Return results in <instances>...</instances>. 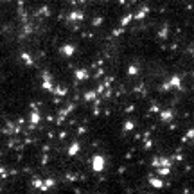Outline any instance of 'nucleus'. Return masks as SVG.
Returning <instances> with one entry per match:
<instances>
[{"label": "nucleus", "instance_id": "2eb2a0df", "mask_svg": "<svg viewBox=\"0 0 194 194\" xmlns=\"http://www.w3.org/2000/svg\"><path fill=\"white\" fill-rule=\"evenodd\" d=\"M156 174H158V176H167V174H171V167H169V165L156 167Z\"/></svg>", "mask_w": 194, "mask_h": 194}, {"label": "nucleus", "instance_id": "6ab92c4d", "mask_svg": "<svg viewBox=\"0 0 194 194\" xmlns=\"http://www.w3.org/2000/svg\"><path fill=\"white\" fill-rule=\"evenodd\" d=\"M167 36V25H164V27H162L160 31H158V38H162V40H164Z\"/></svg>", "mask_w": 194, "mask_h": 194}, {"label": "nucleus", "instance_id": "0eeeda50", "mask_svg": "<svg viewBox=\"0 0 194 194\" xmlns=\"http://www.w3.org/2000/svg\"><path fill=\"white\" fill-rule=\"evenodd\" d=\"M151 165H153L155 169L156 167H164V165H172V160L171 158H165V156H155L153 160H151Z\"/></svg>", "mask_w": 194, "mask_h": 194}, {"label": "nucleus", "instance_id": "39448f33", "mask_svg": "<svg viewBox=\"0 0 194 194\" xmlns=\"http://www.w3.org/2000/svg\"><path fill=\"white\" fill-rule=\"evenodd\" d=\"M171 88H181V77L180 75H171L169 81H165L162 84V90H171Z\"/></svg>", "mask_w": 194, "mask_h": 194}, {"label": "nucleus", "instance_id": "dca6fc26", "mask_svg": "<svg viewBox=\"0 0 194 194\" xmlns=\"http://www.w3.org/2000/svg\"><path fill=\"white\" fill-rule=\"evenodd\" d=\"M133 22V13H126V16L121 20V27H126L128 24H131Z\"/></svg>", "mask_w": 194, "mask_h": 194}, {"label": "nucleus", "instance_id": "20e7f679", "mask_svg": "<svg viewBox=\"0 0 194 194\" xmlns=\"http://www.w3.org/2000/svg\"><path fill=\"white\" fill-rule=\"evenodd\" d=\"M74 79H75V83L88 81V79H90V70H88V68H84V67L74 68Z\"/></svg>", "mask_w": 194, "mask_h": 194}, {"label": "nucleus", "instance_id": "4468645a", "mask_svg": "<svg viewBox=\"0 0 194 194\" xmlns=\"http://www.w3.org/2000/svg\"><path fill=\"white\" fill-rule=\"evenodd\" d=\"M135 121H131V119H126V121L122 122V131L124 133H131L133 131V129H135Z\"/></svg>", "mask_w": 194, "mask_h": 194}, {"label": "nucleus", "instance_id": "7ed1b4c3", "mask_svg": "<svg viewBox=\"0 0 194 194\" xmlns=\"http://www.w3.org/2000/svg\"><path fill=\"white\" fill-rule=\"evenodd\" d=\"M18 58H20V61L25 65V67H36V58L32 56V54L29 52V50H20V54H18Z\"/></svg>", "mask_w": 194, "mask_h": 194}, {"label": "nucleus", "instance_id": "f3484780", "mask_svg": "<svg viewBox=\"0 0 194 194\" xmlns=\"http://www.w3.org/2000/svg\"><path fill=\"white\" fill-rule=\"evenodd\" d=\"M138 72H140V68H138V65H129V67H128V75H131V77H133V75H138Z\"/></svg>", "mask_w": 194, "mask_h": 194}, {"label": "nucleus", "instance_id": "f8f14e48", "mask_svg": "<svg viewBox=\"0 0 194 194\" xmlns=\"http://www.w3.org/2000/svg\"><path fill=\"white\" fill-rule=\"evenodd\" d=\"M52 187H58V180L54 178V176L43 178V191H50Z\"/></svg>", "mask_w": 194, "mask_h": 194}, {"label": "nucleus", "instance_id": "9b49d317", "mask_svg": "<svg viewBox=\"0 0 194 194\" xmlns=\"http://www.w3.org/2000/svg\"><path fill=\"white\" fill-rule=\"evenodd\" d=\"M67 20L68 22H83L84 20V13L83 11H70L67 15Z\"/></svg>", "mask_w": 194, "mask_h": 194}, {"label": "nucleus", "instance_id": "9d476101", "mask_svg": "<svg viewBox=\"0 0 194 194\" xmlns=\"http://www.w3.org/2000/svg\"><path fill=\"white\" fill-rule=\"evenodd\" d=\"M149 15V7L147 6H142V7H140L138 11H137V13H133V20H137V22H142L146 16Z\"/></svg>", "mask_w": 194, "mask_h": 194}, {"label": "nucleus", "instance_id": "a211bd4d", "mask_svg": "<svg viewBox=\"0 0 194 194\" xmlns=\"http://www.w3.org/2000/svg\"><path fill=\"white\" fill-rule=\"evenodd\" d=\"M103 24H104V16H103V15L95 16V18L92 20V25H94V27H99V25H103Z\"/></svg>", "mask_w": 194, "mask_h": 194}, {"label": "nucleus", "instance_id": "f03ea898", "mask_svg": "<svg viewBox=\"0 0 194 194\" xmlns=\"http://www.w3.org/2000/svg\"><path fill=\"white\" fill-rule=\"evenodd\" d=\"M75 50H77L75 43H63V45L58 47V54H61L63 58H74Z\"/></svg>", "mask_w": 194, "mask_h": 194}, {"label": "nucleus", "instance_id": "b1692460", "mask_svg": "<svg viewBox=\"0 0 194 194\" xmlns=\"http://www.w3.org/2000/svg\"><path fill=\"white\" fill-rule=\"evenodd\" d=\"M117 2L121 4V6H126V2H128V0H117Z\"/></svg>", "mask_w": 194, "mask_h": 194}, {"label": "nucleus", "instance_id": "f257e3e1", "mask_svg": "<svg viewBox=\"0 0 194 194\" xmlns=\"http://www.w3.org/2000/svg\"><path fill=\"white\" fill-rule=\"evenodd\" d=\"M90 167H92V171L95 172V174L104 172V169H106V156L104 155H94L90 158Z\"/></svg>", "mask_w": 194, "mask_h": 194}, {"label": "nucleus", "instance_id": "aec40b11", "mask_svg": "<svg viewBox=\"0 0 194 194\" xmlns=\"http://www.w3.org/2000/svg\"><path fill=\"white\" fill-rule=\"evenodd\" d=\"M124 29H126V27H117V29H113L112 34H113V36H121L122 32H124Z\"/></svg>", "mask_w": 194, "mask_h": 194}, {"label": "nucleus", "instance_id": "4be33fe9", "mask_svg": "<svg viewBox=\"0 0 194 194\" xmlns=\"http://www.w3.org/2000/svg\"><path fill=\"white\" fill-rule=\"evenodd\" d=\"M131 112H135V104H129V106H126V113H131Z\"/></svg>", "mask_w": 194, "mask_h": 194}, {"label": "nucleus", "instance_id": "423d86ee", "mask_svg": "<svg viewBox=\"0 0 194 194\" xmlns=\"http://www.w3.org/2000/svg\"><path fill=\"white\" fill-rule=\"evenodd\" d=\"M79 151H81V142H79V140H74V142L67 147V156L68 158H75L79 155Z\"/></svg>", "mask_w": 194, "mask_h": 194}, {"label": "nucleus", "instance_id": "412c9836", "mask_svg": "<svg viewBox=\"0 0 194 194\" xmlns=\"http://www.w3.org/2000/svg\"><path fill=\"white\" fill-rule=\"evenodd\" d=\"M84 133H86V128H84V126H79V128H77V135H84Z\"/></svg>", "mask_w": 194, "mask_h": 194}, {"label": "nucleus", "instance_id": "ddd939ff", "mask_svg": "<svg viewBox=\"0 0 194 194\" xmlns=\"http://www.w3.org/2000/svg\"><path fill=\"white\" fill-rule=\"evenodd\" d=\"M97 97H99V95H97L95 90H86V92H83V101H84V103H94Z\"/></svg>", "mask_w": 194, "mask_h": 194}, {"label": "nucleus", "instance_id": "6e6552de", "mask_svg": "<svg viewBox=\"0 0 194 194\" xmlns=\"http://www.w3.org/2000/svg\"><path fill=\"white\" fill-rule=\"evenodd\" d=\"M147 183L153 189H162V187H165V183L164 180H162V176H153V174H149L147 176Z\"/></svg>", "mask_w": 194, "mask_h": 194}, {"label": "nucleus", "instance_id": "1a4fd4ad", "mask_svg": "<svg viewBox=\"0 0 194 194\" xmlns=\"http://www.w3.org/2000/svg\"><path fill=\"white\" fill-rule=\"evenodd\" d=\"M158 115H160V121L162 122H171L172 119H174V112L169 110V108H167V110H160Z\"/></svg>", "mask_w": 194, "mask_h": 194}, {"label": "nucleus", "instance_id": "5701e85b", "mask_svg": "<svg viewBox=\"0 0 194 194\" xmlns=\"http://www.w3.org/2000/svg\"><path fill=\"white\" fill-rule=\"evenodd\" d=\"M124 172H126V167L121 165V167H119V174H124Z\"/></svg>", "mask_w": 194, "mask_h": 194}]
</instances>
